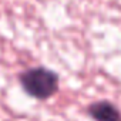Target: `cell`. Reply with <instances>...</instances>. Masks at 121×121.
<instances>
[{
  "mask_svg": "<svg viewBox=\"0 0 121 121\" xmlns=\"http://www.w3.org/2000/svg\"><path fill=\"white\" fill-rule=\"evenodd\" d=\"M19 83L27 95L40 101L51 98L60 87L58 74L46 67H33L24 70L19 74Z\"/></svg>",
  "mask_w": 121,
  "mask_h": 121,
  "instance_id": "cell-1",
  "label": "cell"
},
{
  "mask_svg": "<svg viewBox=\"0 0 121 121\" xmlns=\"http://www.w3.org/2000/svg\"><path fill=\"white\" fill-rule=\"evenodd\" d=\"M86 111L93 121H121L120 108L108 100L93 101L87 105Z\"/></svg>",
  "mask_w": 121,
  "mask_h": 121,
  "instance_id": "cell-2",
  "label": "cell"
}]
</instances>
